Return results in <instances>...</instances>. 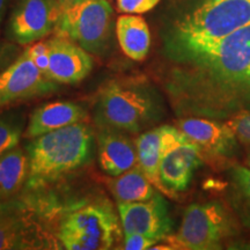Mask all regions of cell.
Segmentation results:
<instances>
[{
  "label": "cell",
  "mask_w": 250,
  "mask_h": 250,
  "mask_svg": "<svg viewBox=\"0 0 250 250\" xmlns=\"http://www.w3.org/2000/svg\"><path fill=\"white\" fill-rule=\"evenodd\" d=\"M57 89V83L39 70L24 50L0 73V108L45 95Z\"/></svg>",
  "instance_id": "9c48e42d"
},
{
  "label": "cell",
  "mask_w": 250,
  "mask_h": 250,
  "mask_svg": "<svg viewBox=\"0 0 250 250\" xmlns=\"http://www.w3.org/2000/svg\"><path fill=\"white\" fill-rule=\"evenodd\" d=\"M156 188L139 167L118 175L111 182V191L118 202H140L152 198Z\"/></svg>",
  "instance_id": "ffe728a7"
},
{
  "label": "cell",
  "mask_w": 250,
  "mask_h": 250,
  "mask_svg": "<svg viewBox=\"0 0 250 250\" xmlns=\"http://www.w3.org/2000/svg\"><path fill=\"white\" fill-rule=\"evenodd\" d=\"M48 78L57 83H78L93 70V58L88 51L67 37L57 35L49 40Z\"/></svg>",
  "instance_id": "4fadbf2b"
},
{
  "label": "cell",
  "mask_w": 250,
  "mask_h": 250,
  "mask_svg": "<svg viewBox=\"0 0 250 250\" xmlns=\"http://www.w3.org/2000/svg\"><path fill=\"white\" fill-rule=\"evenodd\" d=\"M40 232L24 203L12 198L0 202V250L49 248Z\"/></svg>",
  "instance_id": "8fae6325"
},
{
  "label": "cell",
  "mask_w": 250,
  "mask_h": 250,
  "mask_svg": "<svg viewBox=\"0 0 250 250\" xmlns=\"http://www.w3.org/2000/svg\"><path fill=\"white\" fill-rule=\"evenodd\" d=\"M92 144V129L83 122L34 138L27 147L28 187H42L85 165Z\"/></svg>",
  "instance_id": "7a4b0ae2"
},
{
  "label": "cell",
  "mask_w": 250,
  "mask_h": 250,
  "mask_svg": "<svg viewBox=\"0 0 250 250\" xmlns=\"http://www.w3.org/2000/svg\"><path fill=\"white\" fill-rule=\"evenodd\" d=\"M99 162L105 174L116 177L138 165L137 146L124 131L101 127L98 136Z\"/></svg>",
  "instance_id": "9a60e30c"
},
{
  "label": "cell",
  "mask_w": 250,
  "mask_h": 250,
  "mask_svg": "<svg viewBox=\"0 0 250 250\" xmlns=\"http://www.w3.org/2000/svg\"><path fill=\"white\" fill-rule=\"evenodd\" d=\"M228 125L233 129L239 143L250 145V111L241 112L228 122Z\"/></svg>",
  "instance_id": "d4e9b609"
},
{
  "label": "cell",
  "mask_w": 250,
  "mask_h": 250,
  "mask_svg": "<svg viewBox=\"0 0 250 250\" xmlns=\"http://www.w3.org/2000/svg\"><path fill=\"white\" fill-rule=\"evenodd\" d=\"M201 148L186 134L166 149L159 167L160 191L173 197L176 192L186 191L193 173L203 164Z\"/></svg>",
  "instance_id": "30bf717a"
},
{
  "label": "cell",
  "mask_w": 250,
  "mask_h": 250,
  "mask_svg": "<svg viewBox=\"0 0 250 250\" xmlns=\"http://www.w3.org/2000/svg\"><path fill=\"white\" fill-rule=\"evenodd\" d=\"M117 9L124 14L147 13L160 2V0H116Z\"/></svg>",
  "instance_id": "603a6c76"
},
{
  "label": "cell",
  "mask_w": 250,
  "mask_h": 250,
  "mask_svg": "<svg viewBox=\"0 0 250 250\" xmlns=\"http://www.w3.org/2000/svg\"><path fill=\"white\" fill-rule=\"evenodd\" d=\"M183 132L177 126L164 125L140 134L136 140L138 165L148 180L160 190L159 167L166 149L177 142Z\"/></svg>",
  "instance_id": "2e32d148"
},
{
  "label": "cell",
  "mask_w": 250,
  "mask_h": 250,
  "mask_svg": "<svg viewBox=\"0 0 250 250\" xmlns=\"http://www.w3.org/2000/svg\"><path fill=\"white\" fill-rule=\"evenodd\" d=\"M233 180L250 218V167H236L233 170Z\"/></svg>",
  "instance_id": "7402d4cb"
},
{
  "label": "cell",
  "mask_w": 250,
  "mask_h": 250,
  "mask_svg": "<svg viewBox=\"0 0 250 250\" xmlns=\"http://www.w3.org/2000/svg\"><path fill=\"white\" fill-rule=\"evenodd\" d=\"M118 44L126 57L142 62L151 48V33L145 19L138 14H123L116 21Z\"/></svg>",
  "instance_id": "ac0fdd59"
},
{
  "label": "cell",
  "mask_w": 250,
  "mask_h": 250,
  "mask_svg": "<svg viewBox=\"0 0 250 250\" xmlns=\"http://www.w3.org/2000/svg\"><path fill=\"white\" fill-rule=\"evenodd\" d=\"M9 0H0V23L4 20V17L6 14V9H7Z\"/></svg>",
  "instance_id": "83f0119b"
},
{
  "label": "cell",
  "mask_w": 250,
  "mask_h": 250,
  "mask_svg": "<svg viewBox=\"0 0 250 250\" xmlns=\"http://www.w3.org/2000/svg\"><path fill=\"white\" fill-rule=\"evenodd\" d=\"M246 164H247V166H248V167H250V149L248 151V154H247Z\"/></svg>",
  "instance_id": "f546056e"
},
{
  "label": "cell",
  "mask_w": 250,
  "mask_h": 250,
  "mask_svg": "<svg viewBox=\"0 0 250 250\" xmlns=\"http://www.w3.org/2000/svg\"><path fill=\"white\" fill-rule=\"evenodd\" d=\"M176 126L201 148L203 155L228 158L233 155L237 147L239 140L228 123L188 117L177 122Z\"/></svg>",
  "instance_id": "5bb4252c"
},
{
  "label": "cell",
  "mask_w": 250,
  "mask_h": 250,
  "mask_svg": "<svg viewBox=\"0 0 250 250\" xmlns=\"http://www.w3.org/2000/svg\"><path fill=\"white\" fill-rule=\"evenodd\" d=\"M160 240L143 234H126L124 235L125 250H145L151 249L153 246L158 245Z\"/></svg>",
  "instance_id": "484cf974"
},
{
  "label": "cell",
  "mask_w": 250,
  "mask_h": 250,
  "mask_svg": "<svg viewBox=\"0 0 250 250\" xmlns=\"http://www.w3.org/2000/svg\"><path fill=\"white\" fill-rule=\"evenodd\" d=\"M59 1H61L62 7V9H64V8L68 7V6L77 4V2H79V1H83V0H59Z\"/></svg>",
  "instance_id": "f1b7e54d"
},
{
  "label": "cell",
  "mask_w": 250,
  "mask_h": 250,
  "mask_svg": "<svg viewBox=\"0 0 250 250\" xmlns=\"http://www.w3.org/2000/svg\"><path fill=\"white\" fill-rule=\"evenodd\" d=\"M62 12L59 0H20L9 18L8 35L21 45L37 42L56 29Z\"/></svg>",
  "instance_id": "ba28073f"
},
{
  "label": "cell",
  "mask_w": 250,
  "mask_h": 250,
  "mask_svg": "<svg viewBox=\"0 0 250 250\" xmlns=\"http://www.w3.org/2000/svg\"><path fill=\"white\" fill-rule=\"evenodd\" d=\"M23 134V123L15 115L0 116V155L15 147Z\"/></svg>",
  "instance_id": "44dd1931"
},
{
  "label": "cell",
  "mask_w": 250,
  "mask_h": 250,
  "mask_svg": "<svg viewBox=\"0 0 250 250\" xmlns=\"http://www.w3.org/2000/svg\"><path fill=\"white\" fill-rule=\"evenodd\" d=\"M27 52L29 54L30 58L35 62V65L39 67V70L48 77L49 71V48L46 42H37L34 43L27 49Z\"/></svg>",
  "instance_id": "cb8c5ba5"
},
{
  "label": "cell",
  "mask_w": 250,
  "mask_h": 250,
  "mask_svg": "<svg viewBox=\"0 0 250 250\" xmlns=\"http://www.w3.org/2000/svg\"><path fill=\"white\" fill-rule=\"evenodd\" d=\"M120 235L117 217L108 205L76 208L62 220L57 237L67 250L110 249Z\"/></svg>",
  "instance_id": "8992f818"
},
{
  "label": "cell",
  "mask_w": 250,
  "mask_h": 250,
  "mask_svg": "<svg viewBox=\"0 0 250 250\" xmlns=\"http://www.w3.org/2000/svg\"><path fill=\"white\" fill-rule=\"evenodd\" d=\"M28 154L19 146L0 155V202L12 198L27 182Z\"/></svg>",
  "instance_id": "d6986e66"
},
{
  "label": "cell",
  "mask_w": 250,
  "mask_h": 250,
  "mask_svg": "<svg viewBox=\"0 0 250 250\" xmlns=\"http://www.w3.org/2000/svg\"><path fill=\"white\" fill-rule=\"evenodd\" d=\"M160 107L153 90L142 81L112 80L99 94L95 121L100 127L139 132L159 120Z\"/></svg>",
  "instance_id": "3957f363"
},
{
  "label": "cell",
  "mask_w": 250,
  "mask_h": 250,
  "mask_svg": "<svg viewBox=\"0 0 250 250\" xmlns=\"http://www.w3.org/2000/svg\"><path fill=\"white\" fill-rule=\"evenodd\" d=\"M250 24V0H204L175 24L170 51L197 48Z\"/></svg>",
  "instance_id": "277c9868"
},
{
  "label": "cell",
  "mask_w": 250,
  "mask_h": 250,
  "mask_svg": "<svg viewBox=\"0 0 250 250\" xmlns=\"http://www.w3.org/2000/svg\"><path fill=\"white\" fill-rule=\"evenodd\" d=\"M14 51L12 45L0 42V73L17 59Z\"/></svg>",
  "instance_id": "4316f807"
},
{
  "label": "cell",
  "mask_w": 250,
  "mask_h": 250,
  "mask_svg": "<svg viewBox=\"0 0 250 250\" xmlns=\"http://www.w3.org/2000/svg\"><path fill=\"white\" fill-rule=\"evenodd\" d=\"M87 112L74 102L58 101L41 105L31 112L27 129L23 132L26 138L34 139L51 131L86 121Z\"/></svg>",
  "instance_id": "e0dca14e"
},
{
  "label": "cell",
  "mask_w": 250,
  "mask_h": 250,
  "mask_svg": "<svg viewBox=\"0 0 250 250\" xmlns=\"http://www.w3.org/2000/svg\"><path fill=\"white\" fill-rule=\"evenodd\" d=\"M171 54L182 66L173 71L169 90L184 109L250 110V24L211 44Z\"/></svg>",
  "instance_id": "6da1fadb"
},
{
  "label": "cell",
  "mask_w": 250,
  "mask_h": 250,
  "mask_svg": "<svg viewBox=\"0 0 250 250\" xmlns=\"http://www.w3.org/2000/svg\"><path fill=\"white\" fill-rule=\"evenodd\" d=\"M230 232V218L224 206L208 202L188 206L177 233L166 240L171 249H220Z\"/></svg>",
  "instance_id": "52a82bcc"
},
{
  "label": "cell",
  "mask_w": 250,
  "mask_h": 250,
  "mask_svg": "<svg viewBox=\"0 0 250 250\" xmlns=\"http://www.w3.org/2000/svg\"><path fill=\"white\" fill-rule=\"evenodd\" d=\"M112 17L108 0H83L62 9L56 30L89 54L102 56L110 46Z\"/></svg>",
  "instance_id": "5b68a950"
},
{
  "label": "cell",
  "mask_w": 250,
  "mask_h": 250,
  "mask_svg": "<svg viewBox=\"0 0 250 250\" xmlns=\"http://www.w3.org/2000/svg\"><path fill=\"white\" fill-rule=\"evenodd\" d=\"M118 213L124 235L143 234L165 240L171 229L167 203L160 193L140 202H118Z\"/></svg>",
  "instance_id": "7c38bea8"
}]
</instances>
